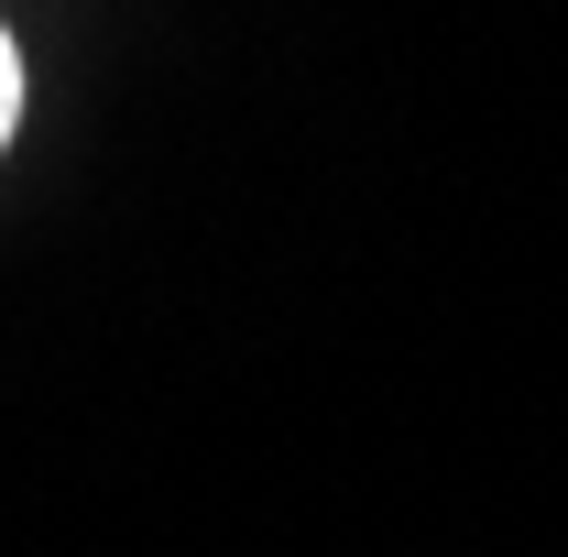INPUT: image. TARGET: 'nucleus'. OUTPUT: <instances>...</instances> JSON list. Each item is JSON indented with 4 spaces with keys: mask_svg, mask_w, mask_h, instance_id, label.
I'll return each mask as SVG.
<instances>
[{
    "mask_svg": "<svg viewBox=\"0 0 568 557\" xmlns=\"http://www.w3.org/2000/svg\"><path fill=\"white\" fill-rule=\"evenodd\" d=\"M11 121H22V55H11V33H0V142H11Z\"/></svg>",
    "mask_w": 568,
    "mask_h": 557,
    "instance_id": "obj_1",
    "label": "nucleus"
}]
</instances>
